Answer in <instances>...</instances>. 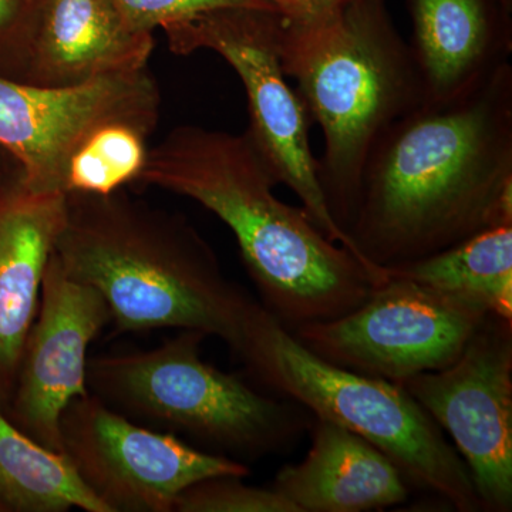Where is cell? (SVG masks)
<instances>
[{"label":"cell","mask_w":512,"mask_h":512,"mask_svg":"<svg viewBox=\"0 0 512 512\" xmlns=\"http://www.w3.org/2000/svg\"><path fill=\"white\" fill-rule=\"evenodd\" d=\"M136 183L190 198L227 224L261 305L289 332L355 311L387 279L276 197L279 183L247 131L175 127L148 148Z\"/></svg>","instance_id":"2"},{"label":"cell","mask_w":512,"mask_h":512,"mask_svg":"<svg viewBox=\"0 0 512 512\" xmlns=\"http://www.w3.org/2000/svg\"><path fill=\"white\" fill-rule=\"evenodd\" d=\"M387 274V272H386ZM488 313L387 274L355 311L292 330L313 355L360 375L402 383L443 369Z\"/></svg>","instance_id":"8"},{"label":"cell","mask_w":512,"mask_h":512,"mask_svg":"<svg viewBox=\"0 0 512 512\" xmlns=\"http://www.w3.org/2000/svg\"><path fill=\"white\" fill-rule=\"evenodd\" d=\"M110 320L100 292L70 278L52 254L39 312L3 412L13 426L43 447L63 453L60 419L74 399L90 393L87 350Z\"/></svg>","instance_id":"12"},{"label":"cell","mask_w":512,"mask_h":512,"mask_svg":"<svg viewBox=\"0 0 512 512\" xmlns=\"http://www.w3.org/2000/svg\"><path fill=\"white\" fill-rule=\"evenodd\" d=\"M164 30L175 55L210 50L235 70L247 93L248 136L276 181L295 192L303 210L326 238L348 249L366 266L348 235L333 220L323 197L318 158L309 144L311 116L282 70L281 16L271 10L220 9Z\"/></svg>","instance_id":"7"},{"label":"cell","mask_w":512,"mask_h":512,"mask_svg":"<svg viewBox=\"0 0 512 512\" xmlns=\"http://www.w3.org/2000/svg\"><path fill=\"white\" fill-rule=\"evenodd\" d=\"M60 436L63 453L110 512H173L178 495L198 481L251 474L241 461L140 426L92 393L64 410Z\"/></svg>","instance_id":"10"},{"label":"cell","mask_w":512,"mask_h":512,"mask_svg":"<svg viewBox=\"0 0 512 512\" xmlns=\"http://www.w3.org/2000/svg\"><path fill=\"white\" fill-rule=\"evenodd\" d=\"M36 0H0V76L25 82Z\"/></svg>","instance_id":"21"},{"label":"cell","mask_w":512,"mask_h":512,"mask_svg":"<svg viewBox=\"0 0 512 512\" xmlns=\"http://www.w3.org/2000/svg\"><path fill=\"white\" fill-rule=\"evenodd\" d=\"M160 109L148 69L67 87L0 76V146L22 165L28 190L67 194L73 168L103 131L131 124L153 133Z\"/></svg>","instance_id":"9"},{"label":"cell","mask_w":512,"mask_h":512,"mask_svg":"<svg viewBox=\"0 0 512 512\" xmlns=\"http://www.w3.org/2000/svg\"><path fill=\"white\" fill-rule=\"evenodd\" d=\"M410 15L424 104L460 99L510 62V13L498 0H410Z\"/></svg>","instance_id":"14"},{"label":"cell","mask_w":512,"mask_h":512,"mask_svg":"<svg viewBox=\"0 0 512 512\" xmlns=\"http://www.w3.org/2000/svg\"><path fill=\"white\" fill-rule=\"evenodd\" d=\"M244 477L205 478L185 488L175 500V512H298L272 488L242 483Z\"/></svg>","instance_id":"19"},{"label":"cell","mask_w":512,"mask_h":512,"mask_svg":"<svg viewBox=\"0 0 512 512\" xmlns=\"http://www.w3.org/2000/svg\"><path fill=\"white\" fill-rule=\"evenodd\" d=\"M53 254L70 278L100 292L119 332L195 330L235 352L259 305L187 218L121 188L66 194Z\"/></svg>","instance_id":"3"},{"label":"cell","mask_w":512,"mask_h":512,"mask_svg":"<svg viewBox=\"0 0 512 512\" xmlns=\"http://www.w3.org/2000/svg\"><path fill=\"white\" fill-rule=\"evenodd\" d=\"M286 25L305 26L338 12L348 0H265Z\"/></svg>","instance_id":"22"},{"label":"cell","mask_w":512,"mask_h":512,"mask_svg":"<svg viewBox=\"0 0 512 512\" xmlns=\"http://www.w3.org/2000/svg\"><path fill=\"white\" fill-rule=\"evenodd\" d=\"M121 20L137 32L153 33L175 23L220 9H262L275 12L265 0H107ZM276 13V12H275Z\"/></svg>","instance_id":"20"},{"label":"cell","mask_w":512,"mask_h":512,"mask_svg":"<svg viewBox=\"0 0 512 512\" xmlns=\"http://www.w3.org/2000/svg\"><path fill=\"white\" fill-rule=\"evenodd\" d=\"M279 53L285 76L295 80L296 93L322 131L320 188L330 215L348 235L373 144L394 121L424 104L412 49L384 0H348L311 25L282 20Z\"/></svg>","instance_id":"4"},{"label":"cell","mask_w":512,"mask_h":512,"mask_svg":"<svg viewBox=\"0 0 512 512\" xmlns=\"http://www.w3.org/2000/svg\"><path fill=\"white\" fill-rule=\"evenodd\" d=\"M205 338L184 330L157 349L90 360L89 392L127 419L183 434L241 463L291 446L308 427V410L205 363Z\"/></svg>","instance_id":"6"},{"label":"cell","mask_w":512,"mask_h":512,"mask_svg":"<svg viewBox=\"0 0 512 512\" xmlns=\"http://www.w3.org/2000/svg\"><path fill=\"white\" fill-rule=\"evenodd\" d=\"M302 463L282 467L272 490L298 512H363L402 504L409 484L379 448L332 421L315 417Z\"/></svg>","instance_id":"16"},{"label":"cell","mask_w":512,"mask_h":512,"mask_svg":"<svg viewBox=\"0 0 512 512\" xmlns=\"http://www.w3.org/2000/svg\"><path fill=\"white\" fill-rule=\"evenodd\" d=\"M153 33L137 32L107 0H36L25 82L77 86L147 69Z\"/></svg>","instance_id":"13"},{"label":"cell","mask_w":512,"mask_h":512,"mask_svg":"<svg viewBox=\"0 0 512 512\" xmlns=\"http://www.w3.org/2000/svg\"><path fill=\"white\" fill-rule=\"evenodd\" d=\"M234 353L282 399L379 448L407 484L439 495L458 512L483 510L463 458L400 384L313 355L261 302Z\"/></svg>","instance_id":"5"},{"label":"cell","mask_w":512,"mask_h":512,"mask_svg":"<svg viewBox=\"0 0 512 512\" xmlns=\"http://www.w3.org/2000/svg\"><path fill=\"white\" fill-rule=\"evenodd\" d=\"M23 185L26 183L22 165L6 148L0 146V201Z\"/></svg>","instance_id":"23"},{"label":"cell","mask_w":512,"mask_h":512,"mask_svg":"<svg viewBox=\"0 0 512 512\" xmlns=\"http://www.w3.org/2000/svg\"><path fill=\"white\" fill-rule=\"evenodd\" d=\"M463 456L481 508L512 510V320L488 313L451 365L404 380Z\"/></svg>","instance_id":"11"},{"label":"cell","mask_w":512,"mask_h":512,"mask_svg":"<svg viewBox=\"0 0 512 512\" xmlns=\"http://www.w3.org/2000/svg\"><path fill=\"white\" fill-rule=\"evenodd\" d=\"M66 220V194L26 185L0 201V410L15 389L20 357L39 312L43 276Z\"/></svg>","instance_id":"15"},{"label":"cell","mask_w":512,"mask_h":512,"mask_svg":"<svg viewBox=\"0 0 512 512\" xmlns=\"http://www.w3.org/2000/svg\"><path fill=\"white\" fill-rule=\"evenodd\" d=\"M498 3H500V5L503 6V8L507 10L508 13H511L512 0H498Z\"/></svg>","instance_id":"24"},{"label":"cell","mask_w":512,"mask_h":512,"mask_svg":"<svg viewBox=\"0 0 512 512\" xmlns=\"http://www.w3.org/2000/svg\"><path fill=\"white\" fill-rule=\"evenodd\" d=\"M110 512L66 454L49 450L0 410V512Z\"/></svg>","instance_id":"18"},{"label":"cell","mask_w":512,"mask_h":512,"mask_svg":"<svg viewBox=\"0 0 512 512\" xmlns=\"http://www.w3.org/2000/svg\"><path fill=\"white\" fill-rule=\"evenodd\" d=\"M387 274L512 320V224L480 234Z\"/></svg>","instance_id":"17"},{"label":"cell","mask_w":512,"mask_h":512,"mask_svg":"<svg viewBox=\"0 0 512 512\" xmlns=\"http://www.w3.org/2000/svg\"><path fill=\"white\" fill-rule=\"evenodd\" d=\"M512 224V66L421 104L377 138L348 235L370 269L419 261Z\"/></svg>","instance_id":"1"}]
</instances>
